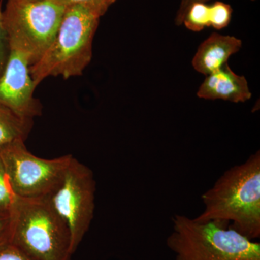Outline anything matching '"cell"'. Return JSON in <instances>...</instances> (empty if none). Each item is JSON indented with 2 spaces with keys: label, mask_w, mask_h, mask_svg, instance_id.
<instances>
[{
  "label": "cell",
  "mask_w": 260,
  "mask_h": 260,
  "mask_svg": "<svg viewBox=\"0 0 260 260\" xmlns=\"http://www.w3.org/2000/svg\"><path fill=\"white\" fill-rule=\"evenodd\" d=\"M199 223L220 221L249 240L260 237V152L228 169L201 197Z\"/></svg>",
  "instance_id": "obj_1"
},
{
  "label": "cell",
  "mask_w": 260,
  "mask_h": 260,
  "mask_svg": "<svg viewBox=\"0 0 260 260\" xmlns=\"http://www.w3.org/2000/svg\"><path fill=\"white\" fill-rule=\"evenodd\" d=\"M100 18L85 7L65 8L50 47L30 67V76L36 86L49 77L69 79L83 75L92 59L93 38Z\"/></svg>",
  "instance_id": "obj_2"
},
{
  "label": "cell",
  "mask_w": 260,
  "mask_h": 260,
  "mask_svg": "<svg viewBox=\"0 0 260 260\" xmlns=\"http://www.w3.org/2000/svg\"><path fill=\"white\" fill-rule=\"evenodd\" d=\"M172 220L173 232L167 244L176 260H260L259 243L223 222L199 223L178 214Z\"/></svg>",
  "instance_id": "obj_3"
},
{
  "label": "cell",
  "mask_w": 260,
  "mask_h": 260,
  "mask_svg": "<svg viewBox=\"0 0 260 260\" xmlns=\"http://www.w3.org/2000/svg\"><path fill=\"white\" fill-rule=\"evenodd\" d=\"M12 216L10 243L29 260H70L68 227L45 198H18Z\"/></svg>",
  "instance_id": "obj_4"
},
{
  "label": "cell",
  "mask_w": 260,
  "mask_h": 260,
  "mask_svg": "<svg viewBox=\"0 0 260 260\" xmlns=\"http://www.w3.org/2000/svg\"><path fill=\"white\" fill-rule=\"evenodd\" d=\"M64 10L53 0H8L3 16L10 48L26 56L30 67L35 64L54 41Z\"/></svg>",
  "instance_id": "obj_5"
},
{
  "label": "cell",
  "mask_w": 260,
  "mask_h": 260,
  "mask_svg": "<svg viewBox=\"0 0 260 260\" xmlns=\"http://www.w3.org/2000/svg\"><path fill=\"white\" fill-rule=\"evenodd\" d=\"M95 190L93 172L73 157L60 182L45 198L68 227L73 254L93 220Z\"/></svg>",
  "instance_id": "obj_6"
},
{
  "label": "cell",
  "mask_w": 260,
  "mask_h": 260,
  "mask_svg": "<svg viewBox=\"0 0 260 260\" xmlns=\"http://www.w3.org/2000/svg\"><path fill=\"white\" fill-rule=\"evenodd\" d=\"M0 157L15 195L24 199H44L58 185L73 156L39 158L18 140L0 149Z\"/></svg>",
  "instance_id": "obj_7"
},
{
  "label": "cell",
  "mask_w": 260,
  "mask_h": 260,
  "mask_svg": "<svg viewBox=\"0 0 260 260\" xmlns=\"http://www.w3.org/2000/svg\"><path fill=\"white\" fill-rule=\"evenodd\" d=\"M30 67L26 56L10 48L9 59L0 75V105L23 119L34 120L42 115V105L34 95L37 86Z\"/></svg>",
  "instance_id": "obj_8"
},
{
  "label": "cell",
  "mask_w": 260,
  "mask_h": 260,
  "mask_svg": "<svg viewBox=\"0 0 260 260\" xmlns=\"http://www.w3.org/2000/svg\"><path fill=\"white\" fill-rule=\"evenodd\" d=\"M198 96L208 100L221 99L239 103L249 100L251 93L245 77L236 74L226 63L207 75L198 90Z\"/></svg>",
  "instance_id": "obj_9"
},
{
  "label": "cell",
  "mask_w": 260,
  "mask_h": 260,
  "mask_svg": "<svg viewBox=\"0 0 260 260\" xmlns=\"http://www.w3.org/2000/svg\"><path fill=\"white\" fill-rule=\"evenodd\" d=\"M242 46V40L237 38L214 32L200 44L193 58V68L206 76L211 74L226 64Z\"/></svg>",
  "instance_id": "obj_10"
},
{
  "label": "cell",
  "mask_w": 260,
  "mask_h": 260,
  "mask_svg": "<svg viewBox=\"0 0 260 260\" xmlns=\"http://www.w3.org/2000/svg\"><path fill=\"white\" fill-rule=\"evenodd\" d=\"M32 126V120L23 119L0 105V149L18 140L25 141Z\"/></svg>",
  "instance_id": "obj_11"
},
{
  "label": "cell",
  "mask_w": 260,
  "mask_h": 260,
  "mask_svg": "<svg viewBox=\"0 0 260 260\" xmlns=\"http://www.w3.org/2000/svg\"><path fill=\"white\" fill-rule=\"evenodd\" d=\"M183 23L192 31H201L210 27V5L198 3L191 5L186 13Z\"/></svg>",
  "instance_id": "obj_12"
},
{
  "label": "cell",
  "mask_w": 260,
  "mask_h": 260,
  "mask_svg": "<svg viewBox=\"0 0 260 260\" xmlns=\"http://www.w3.org/2000/svg\"><path fill=\"white\" fill-rule=\"evenodd\" d=\"M18 198L12 189L4 164L0 157V213L11 214Z\"/></svg>",
  "instance_id": "obj_13"
},
{
  "label": "cell",
  "mask_w": 260,
  "mask_h": 260,
  "mask_svg": "<svg viewBox=\"0 0 260 260\" xmlns=\"http://www.w3.org/2000/svg\"><path fill=\"white\" fill-rule=\"evenodd\" d=\"M233 10L230 5L215 2L210 5V26L217 30L225 28L230 23Z\"/></svg>",
  "instance_id": "obj_14"
},
{
  "label": "cell",
  "mask_w": 260,
  "mask_h": 260,
  "mask_svg": "<svg viewBox=\"0 0 260 260\" xmlns=\"http://www.w3.org/2000/svg\"><path fill=\"white\" fill-rule=\"evenodd\" d=\"M3 12L0 2V75L4 72L10 54V39L3 23Z\"/></svg>",
  "instance_id": "obj_15"
},
{
  "label": "cell",
  "mask_w": 260,
  "mask_h": 260,
  "mask_svg": "<svg viewBox=\"0 0 260 260\" xmlns=\"http://www.w3.org/2000/svg\"><path fill=\"white\" fill-rule=\"evenodd\" d=\"M64 8L73 6H82L88 8L102 17L107 13L103 5V0H53Z\"/></svg>",
  "instance_id": "obj_16"
},
{
  "label": "cell",
  "mask_w": 260,
  "mask_h": 260,
  "mask_svg": "<svg viewBox=\"0 0 260 260\" xmlns=\"http://www.w3.org/2000/svg\"><path fill=\"white\" fill-rule=\"evenodd\" d=\"M0 260H29L11 243L0 245Z\"/></svg>",
  "instance_id": "obj_17"
},
{
  "label": "cell",
  "mask_w": 260,
  "mask_h": 260,
  "mask_svg": "<svg viewBox=\"0 0 260 260\" xmlns=\"http://www.w3.org/2000/svg\"><path fill=\"white\" fill-rule=\"evenodd\" d=\"M11 231V214L0 213V245L10 242Z\"/></svg>",
  "instance_id": "obj_18"
},
{
  "label": "cell",
  "mask_w": 260,
  "mask_h": 260,
  "mask_svg": "<svg viewBox=\"0 0 260 260\" xmlns=\"http://www.w3.org/2000/svg\"><path fill=\"white\" fill-rule=\"evenodd\" d=\"M208 1H210V0H181L180 7L178 10L177 17H176V24L177 25H180L183 23L186 13L191 5L198 3H206Z\"/></svg>",
  "instance_id": "obj_19"
},
{
  "label": "cell",
  "mask_w": 260,
  "mask_h": 260,
  "mask_svg": "<svg viewBox=\"0 0 260 260\" xmlns=\"http://www.w3.org/2000/svg\"><path fill=\"white\" fill-rule=\"evenodd\" d=\"M116 0H103V5H104V8L107 10L109 9V7L115 3Z\"/></svg>",
  "instance_id": "obj_20"
},
{
  "label": "cell",
  "mask_w": 260,
  "mask_h": 260,
  "mask_svg": "<svg viewBox=\"0 0 260 260\" xmlns=\"http://www.w3.org/2000/svg\"><path fill=\"white\" fill-rule=\"evenodd\" d=\"M15 1H36V0H15Z\"/></svg>",
  "instance_id": "obj_21"
}]
</instances>
